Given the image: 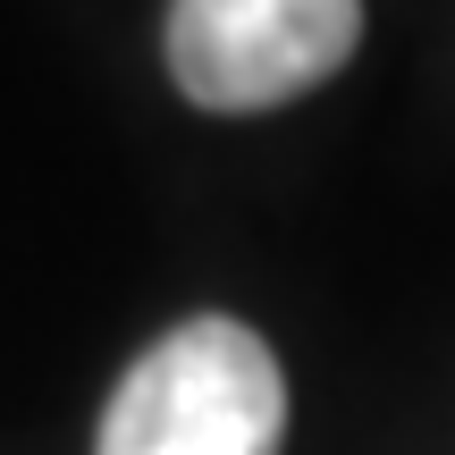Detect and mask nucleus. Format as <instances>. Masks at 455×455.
I'll use <instances>...</instances> for the list:
<instances>
[{"label": "nucleus", "instance_id": "nucleus-1", "mask_svg": "<svg viewBox=\"0 0 455 455\" xmlns=\"http://www.w3.org/2000/svg\"><path fill=\"white\" fill-rule=\"evenodd\" d=\"M287 379L278 355L228 312H195L127 363L93 455H278Z\"/></svg>", "mask_w": 455, "mask_h": 455}, {"label": "nucleus", "instance_id": "nucleus-2", "mask_svg": "<svg viewBox=\"0 0 455 455\" xmlns=\"http://www.w3.org/2000/svg\"><path fill=\"white\" fill-rule=\"evenodd\" d=\"M363 43V0H169V76L195 110L244 118L329 84Z\"/></svg>", "mask_w": 455, "mask_h": 455}]
</instances>
